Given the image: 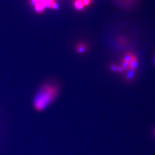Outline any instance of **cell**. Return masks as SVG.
<instances>
[{
    "label": "cell",
    "mask_w": 155,
    "mask_h": 155,
    "mask_svg": "<svg viewBox=\"0 0 155 155\" xmlns=\"http://www.w3.org/2000/svg\"><path fill=\"white\" fill-rule=\"evenodd\" d=\"M60 93L61 86L57 81H45L40 86L33 97V108L38 112L45 111L58 99Z\"/></svg>",
    "instance_id": "cell-1"
},
{
    "label": "cell",
    "mask_w": 155,
    "mask_h": 155,
    "mask_svg": "<svg viewBox=\"0 0 155 155\" xmlns=\"http://www.w3.org/2000/svg\"><path fill=\"white\" fill-rule=\"evenodd\" d=\"M32 3L35 6L36 4H40L45 7H49L53 9H57L58 5L56 4L54 0H32Z\"/></svg>",
    "instance_id": "cell-2"
},
{
    "label": "cell",
    "mask_w": 155,
    "mask_h": 155,
    "mask_svg": "<svg viewBox=\"0 0 155 155\" xmlns=\"http://www.w3.org/2000/svg\"><path fill=\"white\" fill-rule=\"evenodd\" d=\"M75 48H76V51L78 54H83L86 52L87 49V47L84 43H80L77 45Z\"/></svg>",
    "instance_id": "cell-3"
},
{
    "label": "cell",
    "mask_w": 155,
    "mask_h": 155,
    "mask_svg": "<svg viewBox=\"0 0 155 155\" xmlns=\"http://www.w3.org/2000/svg\"><path fill=\"white\" fill-rule=\"evenodd\" d=\"M136 70L132 69H128L127 70V73L125 74V79L127 81H132L135 77Z\"/></svg>",
    "instance_id": "cell-4"
},
{
    "label": "cell",
    "mask_w": 155,
    "mask_h": 155,
    "mask_svg": "<svg viewBox=\"0 0 155 155\" xmlns=\"http://www.w3.org/2000/svg\"><path fill=\"white\" fill-rule=\"evenodd\" d=\"M129 64V68L130 69L136 70V69L138 67V61H137V58L134 56L133 58V59L132 60V61H130Z\"/></svg>",
    "instance_id": "cell-5"
},
{
    "label": "cell",
    "mask_w": 155,
    "mask_h": 155,
    "mask_svg": "<svg viewBox=\"0 0 155 155\" xmlns=\"http://www.w3.org/2000/svg\"><path fill=\"white\" fill-rule=\"evenodd\" d=\"M134 57V56L132 55L131 53H127L124 57V59L123 61L127 62L128 63H129L130 61H132V60L133 59V58Z\"/></svg>",
    "instance_id": "cell-6"
},
{
    "label": "cell",
    "mask_w": 155,
    "mask_h": 155,
    "mask_svg": "<svg viewBox=\"0 0 155 155\" xmlns=\"http://www.w3.org/2000/svg\"><path fill=\"white\" fill-rule=\"evenodd\" d=\"M74 6L75 7V8L77 9V10H82L84 7L83 5V3L82 2L81 0H77L75 2V4H74Z\"/></svg>",
    "instance_id": "cell-7"
},
{
    "label": "cell",
    "mask_w": 155,
    "mask_h": 155,
    "mask_svg": "<svg viewBox=\"0 0 155 155\" xmlns=\"http://www.w3.org/2000/svg\"><path fill=\"white\" fill-rule=\"evenodd\" d=\"M121 66L122 67V68L124 69V71H126V70H127L128 69H129V64L127 62H125V61H122V63H121Z\"/></svg>",
    "instance_id": "cell-8"
},
{
    "label": "cell",
    "mask_w": 155,
    "mask_h": 155,
    "mask_svg": "<svg viewBox=\"0 0 155 155\" xmlns=\"http://www.w3.org/2000/svg\"><path fill=\"white\" fill-rule=\"evenodd\" d=\"M117 68H118V66H117L116 64H111L110 66V68L111 71L113 72H117Z\"/></svg>",
    "instance_id": "cell-9"
},
{
    "label": "cell",
    "mask_w": 155,
    "mask_h": 155,
    "mask_svg": "<svg viewBox=\"0 0 155 155\" xmlns=\"http://www.w3.org/2000/svg\"><path fill=\"white\" fill-rule=\"evenodd\" d=\"M82 3H83V5L84 6H88L90 3V0H81Z\"/></svg>",
    "instance_id": "cell-10"
},
{
    "label": "cell",
    "mask_w": 155,
    "mask_h": 155,
    "mask_svg": "<svg viewBox=\"0 0 155 155\" xmlns=\"http://www.w3.org/2000/svg\"><path fill=\"white\" fill-rule=\"evenodd\" d=\"M124 69L122 68V67L121 66H118V68H117V72L122 73V72H124Z\"/></svg>",
    "instance_id": "cell-11"
},
{
    "label": "cell",
    "mask_w": 155,
    "mask_h": 155,
    "mask_svg": "<svg viewBox=\"0 0 155 155\" xmlns=\"http://www.w3.org/2000/svg\"><path fill=\"white\" fill-rule=\"evenodd\" d=\"M153 136H154V137H155V129H154V130H153Z\"/></svg>",
    "instance_id": "cell-12"
},
{
    "label": "cell",
    "mask_w": 155,
    "mask_h": 155,
    "mask_svg": "<svg viewBox=\"0 0 155 155\" xmlns=\"http://www.w3.org/2000/svg\"><path fill=\"white\" fill-rule=\"evenodd\" d=\"M154 63H155V59H154Z\"/></svg>",
    "instance_id": "cell-13"
}]
</instances>
